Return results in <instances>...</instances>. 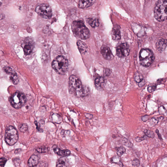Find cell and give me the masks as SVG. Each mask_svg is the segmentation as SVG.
<instances>
[{
  "label": "cell",
  "mask_w": 167,
  "mask_h": 167,
  "mask_svg": "<svg viewBox=\"0 0 167 167\" xmlns=\"http://www.w3.org/2000/svg\"><path fill=\"white\" fill-rule=\"evenodd\" d=\"M68 89L70 93L78 97L87 96L90 92L89 88L83 85L79 78L74 75L69 78Z\"/></svg>",
  "instance_id": "6da1fadb"
},
{
  "label": "cell",
  "mask_w": 167,
  "mask_h": 167,
  "mask_svg": "<svg viewBox=\"0 0 167 167\" xmlns=\"http://www.w3.org/2000/svg\"><path fill=\"white\" fill-rule=\"evenodd\" d=\"M72 30L73 33L78 38L86 40L89 37L90 32L88 29L83 21H75L72 24Z\"/></svg>",
  "instance_id": "7a4b0ae2"
},
{
  "label": "cell",
  "mask_w": 167,
  "mask_h": 167,
  "mask_svg": "<svg viewBox=\"0 0 167 167\" xmlns=\"http://www.w3.org/2000/svg\"><path fill=\"white\" fill-rule=\"evenodd\" d=\"M155 19L160 22L167 19V0H158L155 4L154 8Z\"/></svg>",
  "instance_id": "3957f363"
},
{
  "label": "cell",
  "mask_w": 167,
  "mask_h": 167,
  "mask_svg": "<svg viewBox=\"0 0 167 167\" xmlns=\"http://www.w3.org/2000/svg\"><path fill=\"white\" fill-rule=\"evenodd\" d=\"M52 66L57 74L64 75L66 74L68 70V60L64 56H59L54 59L52 63Z\"/></svg>",
  "instance_id": "277c9868"
},
{
  "label": "cell",
  "mask_w": 167,
  "mask_h": 167,
  "mask_svg": "<svg viewBox=\"0 0 167 167\" xmlns=\"http://www.w3.org/2000/svg\"><path fill=\"white\" fill-rule=\"evenodd\" d=\"M139 57L140 64L145 67L150 66L155 59L153 52L148 48L142 49L140 52Z\"/></svg>",
  "instance_id": "5b68a950"
},
{
  "label": "cell",
  "mask_w": 167,
  "mask_h": 167,
  "mask_svg": "<svg viewBox=\"0 0 167 167\" xmlns=\"http://www.w3.org/2000/svg\"><path fill=\"white\" fill-rule=\"evenodd\" d=\"M10 101L12 107L19 109L26 103V96L23 93L17 91L11 97Z\"/></svg>",
  "instance_id": "8992f818"
},
{
  "label": "cell",
  "mask_w": 167,
  "mask_h": 167,
  "mask_svg": "<svg viewBox=\"0 0 167 167\" xmlns=\"http://www.w3.org/2000/svg\"><path fill=\"white\" fill-rule=\"evenodd\" d=\"M18 139V134L16 129L12 126L8 127L5 131V140L7 144L11 145L16 143Z\"/></svg>",
  "instance_id": "52a82bcc"
},
{
  "label": "cell",
  "mask_w": 167,
  "mask_h": 167,
  "mask_svg": "<svg viewBox=\"0 0 167 167\" xmlns=\"http://www.w3.org/2000/svg\"><path fill=\"white\" fill-rule=\"evenodd\" d=\"M35 11L40 16L45 19H50L52 16L51 7L46 4L39 5L36 7Z\"/></svg>",
  "instance_id": "ba28073f"
},
{
  "label": "cell",
  "mask_w": 167,
  "mask_h": 167,
  "mask_svg": "<svg viewBox=\"0 0 167 167\" xmlns=\"http://www.w3.org/2000/svg\"><path fill=\"white\" fill-rule=\"evenodd\" d=\"M130 52L129 46L127 43L121 44L116 48V54L120 58L128 56Z\"/></svg>",
  "instance_id": "9c48e42d"
},
{
  "label": "cell",
  "mask_w": 167,
  "mask_h": 167,
  "mask_svg": "<svg viewBox=\"0 0 167 167\" xmlns=\"http://www.w3.org/2000/svg\"><path fill=\"white\" fill-rule=\"evenodd\" d=\"M100 52L102 56L106 60H111L114 58V56L108 47L103 46L101 47Z\"/></svg>",
  "instance_id": "30bf717a"
},
{
  "label": "cell",
  "mask_w": 167,
  "mask_h": 167,
  "mask_svg": "<svg viewBox=\"0 0 167 167\" xmlns=\"http://www.w3.org/2000/svg\"><path fill=\"white\" fill-rule=\"evenodd\" d=\"M24 54L26 55H29L32 53L34 48L33 43L30 41H26L22 44Z\"/></svg>",
  "instance_id": "8fae6325"
},
{
  "label": "cell",
  "mask_w": 167,
  "mask_h": 167,
  "mask_svg": "<svg viewBox=\"0 0 167 167\" xmlns=\"http://www.w3.org/2000/svg\"><path fill=\"white\" fill-rule=\"evenodd\" d=\"M167 47V40L162 39L159 40L156 43V48L159 52H164Z\"/></svg>",
  "instance_id": "7c38bea8"
},
{
  "label": "cell",
  "mask_w": 167,
  "mask_h": 167,
  "mask_svg": "<svg viewBox=\"0 0 167 167\" xmlns=\"http://www.w3.org/2000/svg\"><path fill=\"white\" fill-rule=\"evenodd\" d=\"M111 36L114 40L118 41L121 39V34L120 26L116 25L113 27L111 33Z\"/></svg>",
  "instance_id": "4fadbf2b"
},
{
  "label": "cell",
  "mask_w": 167,
  "mask_h": 167,
  "mask_svg": "<svg viewBox=\"0 0 167 167\" xmlns=\"http://www.w3.org/2000/svg\"><path fill=\"white\" fill-rule=\"evenodd\" d=\"M53 150L55 153L62 157H67L71 154V151L68 149L61 150L58 147H55L53 148Z\"/></svg>",
  "instance_id": "5bb4252c"
},
{
  "label": "cell",
  "mask_w": 167,
  "mask_h": 167,
  "mask_svg": "<svg viewBox=\"0 0 167 167\" xmlns=\"http://www.w3.org/2000/svg\"><path fill=\"white\" fill-rule=\"evenodd\" d=\"M96 2L95 0H81L78 2V6L79 8L82 9L88 8L91 6Z\"/></svg>",
  "instance_id": "9a60e30c"
},
{
  "label": "cell",
  "mask_w": 167,
  "mask_h": 167,
  "mask_svg": "<svg viewBox=\"0 0 167 167\" xmlns=\"http://www.w3.org/2000/svg\"><path fill=\"white\" fill-rule=\"evenodd\" d=\"M39 157L37 155H32L28 161V165L30 167H33L37 166L39 163Z\"/></svg>",
  "instance_id": "2e32d148"
},
{
  "label": "cell",
  "mask_w": 167,
  "mask_h": 167,
  "mask_svg": "<svg viewBox=\"0 0 167 167\" xmlns=\"http://www.w3.org/2000/svg\"><path fill=\"white\" fill-rule=\"evenodd\" d=\"M77 45L81 53L85 54L87 52L88 47L83 42L80 40H78L77 42Z\"/></svg>",
  "instance_id": "e0dca14e"
},
{
  "label": "cell",
  "mask_w": 167,
  "mask_h": 167,
  "mask_svg": "<svg viewBox=\"0 0 167 167\" xmlns=\"http://www.w3.org/2000/svg\"><path fill=\"white\" fill-rule=\"evenodd\" d=\"M86 21L92 28H95L99 25V21L97 18L93 17L89 18L87 19Z\"/></svg>",
  "instance_id": "ac0fdd59"
},
{
  "label": "cell",
  "mask_w": 167,
  "mask_h": 167,
  "mask_svg": "<svg viewBox=\"0 0 167 167\" xmlns=\"http://www.w3.org/2000/svg\"><path fill=\"white\" fill-rule=\"evenodd\" d=\"M68 162L65 157H61L58 159L56 163V167H67Z\"/></svg>",
  "instance_id": "d6986e66"
},
{
  "label": "cell",
  "mask_w": 167,
  "mask_h": 167,
  "mask_svg": "<svg viewBox=\"0 0 167 167\" xmlns=\"http://www.w3.org/2000/svg\"><path fill=\"white\" fill-rule=\"evenodd\" d=\"M10 78L14 85H16L19 82V79L16 72L11 75Z\"/></svg>",
  "instance_id": "ffe728a7"
},
{
  "label": "cell",
  "mask_w": 167,
  "mask_h": 167,
  "mask_svg": "<svg viewBox=\"0 0 167 167\" xmlns=\"http://www.w3.org/2000/svg\"><path fill=\"white\" fill-rule=\"evenodd\" d=\"M134 81L136 83H138L141 82L144 79L142 75L138 72H137L135 73L134 77Z\"/></svg>",
  "instance_id": "44dd1931"
},
{
  "label": "cell",
  "mask_w": 167,
  "mask_h": 167,
  "mask_svg": "<svg viewBox=\"0 0 167 167\" xmlns=\"http://www.w3.org/2000/svg\"><path fill=\"white\" fill-rule=\"evenodd\" d=\"M18 128L20 132L25 133L28 129V127L27 124L25 123H21L18 126Z\"/></svg>",
  "instance_id": "7402d4cb"
},
{
  "label": "cell",
  "mask_w": 167,
  "mask_h": 167,
  "mask_svg": "<svg viewBox=\"0 0 167 167\" xmlns=\"http://www.w3.org/2000/svg\"><path fill=\"white\" fill-rule=\"evenodd\" d=\"M3 69L7 74L10 75L16 72L12 68L9 66L4 67Z\"/></svg>",
  "instance_id": "603a6c76"
},
{
  "label": "cell",
  "mask_w": 167,
  "mask_h": 167,
  "mask_svg": "<svg viewBox=\"0 0 167 167\" xmlns=\"http://www.w3.org/2000/svg\"><path fill=\"white\" fill-rule=\"evenodd\" d=\"M52 119L54 122L58 123H60L61 122V118L58 114H53L52 116Z\"/></svg>",
  "instance_id": "cb8c5ba5"
},
{
  "label": "cell",
  "mask_w": 167,
  "mask_h": 167,
  "mask_svg": "<svg viewBox=\"0 0 167 167\" xmlns=\"http://www.w3.org/2000/svg\"><path fill=\"white\" fill-rule=\"evenodd\" d=\"M36 150L37 152L39 153H45L48 151V148L47 147L42 146V147H38Z\"/></svg>",
  "instance_id": "d4e9b609"
},
{
  "label": "cell",
  "mask_w": 167,
  "mask_h": 167,
  "mask_svg": "<svg viewBox=\"0 0 167 167\" xmlns=\"http://www.w3.org/2000/svg\"><path fill=\"white\" fill-rule=\"evenodd\" d=\"M144 133L145 135L148 137L150 138H153L154 137L155 134L152 131L148 130H144Z\"/></svg>",
  "instance_id": "484cf974"
},
{
  "label": "cell",
  "mask_w": 167,
  "mask_h": 167,
  "mask_svg": "<svg viewBox=\"0 0 167 167\" xmlns=\"http://www.w3.org/2000/svg\"><path fill=\"white\" fill-rule=\"evenodd\" d=\"M126 152V149L123 147H118L117 149V153L118 156H121Z\"/></svg>",
  "instance_id": "4316f807"
},
{
  "label": "cell",
  "mask_w": 167,
  "mask_h": 167,
  "mask_svg": "<svg viewBox=\"0 0 167 167\" xmlns=\"http://www.w3.org/2000/svg\"><path fill=\"white\" fill-rule=\"evenodd\" d=\"M156 85L155 84H150L147 87V91L149 93H152L156 89Z\"/></svg>",
  "instance_id": "83f0119b"
},
{
  "label": "cell",
  "mask_w": 167,
  "mask_h": 167,
  "mask_svg": "<svg viewBox=\"0 0 167 167\" xmlns=\"http://www.w3.org/2000/svg\"><path fill=\"white\" fill-rule=\"evenodd\" d=\"M148 137L146 136V135H144V136L141 137H136L135 139V141L137 142H140L142 141L145 140L147 139H148Z\"/></svg>",
  "instance_id": "f1b7e54d"
},
{
  "label": "cell",
  "mask_w": 167,
  "mask_h": 167,
  "mask_svg": "<svg viewBox=\"0 0 167 167\" xmlns=\"http://www.w3.org/2000/svg\"><path fill=\"white\" fill-rule=\"evenodd\" d=\"M6 162L7 160L6 158L4 157L1 158L0 159V167H4Z\"/></svg>",
  "instance_id": "f546056e"
},
{
  "label": "cell",
  "mask_w": 167,
  "mask_h": 167,
  "mask_svg": "<svg viewBox=\"0 0 167 167\" xmlns=\"http://www.w3.org/2000/svg\"><path fill=\"white\" fill-rule=\"evenodd\" d=\"M140 161L138 159H135L133 161L132 164L133 167H138L140 165Z\"/></svg>",
  "instance_id": "4dcf8cb0"
},
{
  "label": "cell",
  "mask_w": 167,
  "mask_h": 167,
  "mask_svg": "<svg viewBox=\"0 0 167 167\" xmlns=\"http://www.w3.org/2000/svg\"><path fill=\"white\" fill-rule=\"evenodd\" d=\"M158 121L159 120H158V119H157V118H153L150 119L149 122L152 124H156L158 123Z\"/></svg>",
  "instance_id": "1f68e13d"
},
{
  "label": "cell",
  "mask_w": 167,
  "mask_h": 167,
  "mask_svg": "<svg viewBox=\"0 0 167 167\" xmlns=\"http://www.w3.org/2000/svg\"><path fill=\"white\" fill-rule=\"evenodd\" d=\"M95 83L96 85H99L101 84L100 83V77H98L95 80Z\"/></svg>",
  "instance_id": "d6a6232c"
},
{
  "label": "cell",
  "mask_w": 167,
  "mask_h": 167,
  "mask_svg": "<svg viewBox=\"0 0 167 167\" xmlns=\"http://www.w3.org/2000/svg\"><path fill=\"white\" fill-rule=\"evenodd\" d=\"M84 115L86 118L88 119H91L93 118V115L92 114H89V113H85Z\"/></svg>",
  "instance_id": "836d02e7"
},
{
  "label": "cell",
  "mask_w": 167,
  "mask_h": 167,
  "mask_svg": "<svg viewBox=\"0 0 167 167\" xmlns=\"http://www.w3.org/2000/svg\"><path fill=\"white\" fill-rule=\"evenodd\" d=\"M149 116L147 115H145V116H142V120L143 122H145L149 119Z\"/></svg>",
  "instance_id": "e575fe53"
},
{
  "label": "cell",
  "mask_w": 167,
  "mask_h": 167,
  "mask_svg": "<svg viewBox=\"0 0 167 167\" xmlns=\"http://www.w3.org/2000/svg\"><path fill=\"white\" fill-rule=\"evenodd\" d=\"M145 80L143 79L141 82H140L139 83H138V86L139 87L141 88L142 87H143L145 85Z\"/></svg>",
  "instance_id": "d590c367"
},
{
  "label": "cell",
  "mask_w": 167,
  "mask_h": 167,
  "mask_svg": "<svg viewBox=\"0 0 167 167\" xmlns=\"http://www.w3.org/2000/svg\"><path fill=\"white\" fill-rule=\"evenodd\" d=\"M35 125H36L37 126V129L39 131L42 132L43 131V130L42 129H41L40 127V126L38 124L37 122L36 121L35 122Z\"/></svg>",
  "instance_id": "8d00e7d4"
},
{
  "label": "cell",
  "mask_w": 167,
  "mask_h": 167,
  "mask_svg": "<svg viewBox=\"0 0 167 167\" xmlns=\"http://www.w3.org/2000/svg\"><path fill=\"white\" fill-rule=\"evenodd\" d=\"M156 133L158 135V137H159V139L161 140H163V139H162V136H161V135L160 134V133L159 132V131L158 129L156 130Z\"/></svg>",
  "instance_id": "74e56055"
},
{
  "label": "cell",
  "mask_w": 167,
  "mask_h": 167,
  "mask_svg": "<svg viewBox=\"0 0 167 167\" xmlns=\"http://www.w3.org/2000/svg\"><path fill=\"white\" fill-rule=\"evenodd\" d=\"M111 73L109 69H106L105 71V75L106 76H109Z\"/></svg>",
  "instance_id": "f35d334b"
}]
</instances>
